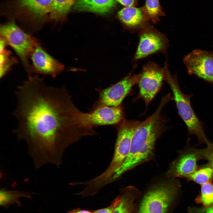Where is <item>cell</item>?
I'll use <instances>...</instances> for the list:
<instances>
[{
  "label": "cell",
  "instance_id": "obj_2",
  "mask_svg": "<svg viewBox=\"0 0 213 213\" xmlns=\"http://www.w3.org/2000/svg\"><path fill=\"white\" fill-rule=\"evenodd\" d=\"M168 102L167 98H163L154 113L140 122L133 135L129 153L115 171L110 183L118 179L126 172L154 158L156 141L165 129V121L161 116V111Z\"/></svg>",
  "mask_w": 213,
  "mask_h": 213
},
{
  "label": "cell",
  "instance_id": "obj_24",
  "mask_svg": "<svg viewBox=\"0 0 213 213\" xmlns=\"http://www.w3.org/2000/svg\"><path fill=\"white\" fill-rule=\"evenodd\" d=\"M201 149L202 159L207 160L208 161L207 164L213 168V143Z\"/></svg>",
  "mask_w": 213,
  "mask_h": 213
},
{
  "label": "cell",
  "instance_id": "obj_3",
  "mask_svg": "<svg viewBox=\"0 0 213 213\" xmlns=\"http://www.w3.org/2000/svg\"><path fill=\"white\" fill-rule=\"evenodd\" d=\"M158 183L145 193L136 213H170L178 203L181 189L175 178Z\"/></svg>",
  "mask_w": 213,
  "mask_h": 213
},
{
  "label": "cell",
  "instance_id": "obj_14",
  "mask_svg": "<svg viewBox=\"0 0 213 213\" xmlns=\"http://www.w3.org/2000/svg\"><path fill=\"white\" fill-rule=\"evenodd\" d=\"M88 117L92 126L113 125L120 123L123 120L124 114L120 105L116 106L102 105L88 113Z\"/></svg>",
  "mask_w": 213,
  "mask_h": 213
},
{
  "label": "cell",
  "instance_id": "obj_27",
  "mask_svg": "<svg viewBox=\"0 0 213 213\" xmlns=\"http://www.w3.org/2000/svg\"><path fill=\"white\" fill-rule=\"evenodd\" d=\"M126 7H135L137 0H116Z\"/></svg>",
  "mask_w": 213,
  "mask_h": 213
},
{
  "label": "cell",
  "instance_id": "obj_15",
  "mask_svg": "<svg viewBox=\"0 0 213 213\" xmlns=\"http://www.w3.org/2000/svg\"><path fill=\"white\" fill-rule=\"evenodd\" d=\"M118 17L125 27L131 30H140L149 21L143 7H126L118 13Z\"/></svg>",
  "mask_w": 213,
  "mask_h": 213
},
{
  "label": "cell",
  "instance_id": "obj_26",
  "mask_svg": "<svg viewBox=\"0 0 213 213\" xmlns=\"http://www.w3.org/2000/svg\"><path fill=\"white\" fill-rule=\"evenodd\" d=\"M120 200V197L119 195L109 206L106 208L94 211L93 213H113L115 208L119 203Z\"/></svg>",
  "mask_w": 213,
  "mask_h": 213
},
{
  "label": "cell",
  "instance_id": "obj_23",
  "mask_svg": "<svg viewBox=\"0 0 213 213\" xmlns=\"http://www.w3.org/2000/svg\"><path fill=\"white\" fill-rule=\"evenodd\" d=\"M0 78H2L12 67L18 63L16 58L12 56V52L6 49L0 52Z\"/></svg>",
  "mask_w": 213,
  "mask_h": 213
},
{
  "label": "cell",
  "instance_id": "obj_13",
  "mask_svg": "<svg viewBox=\"0 0 213 213\" xmlns=\"http://www.w3.org/2000/svg\"><path fill=\"white\" fill-rule=\"evenodd\" d=\"M30 58L33 73L55 78L64 69V65L49 54L40 43L35 47Z\"/></svg>",
  "mask_w": 213,
  "mask_h": 213
},
{
  "label": "cell",
  "instance_id": "obj_22",
  "mask_svg": "<svg viewBox=\"0 0 213 213\" xmlns=\"http://www.w3.org/2000/svg\"><path fill=\"white\" fill-rule=\"evenodd\" d=\"M197 204L208 207L213 205V183L210 182L201 185L200 191L195 200Z\"/></svg>",
  "mask_w": 213,
  "mask_h": 213
},
{
  "label": "cell",
  "instance_id": "obj_10",
  "mask_svg": "<svg viewBox=\"0 0 213 213\" xmlns=\"http://www.w3.org/2000/svg\"><path fill=\"white\" fill-rule=\"evenodd\" d=\"M202 159L201 149L188 146L171 163L166 175L169 179L176 177L185 178L199 168L197 162Z\"/></svg>",
  "mask_w": 213,
  "mask_h": 213
},
{
  "label": "cell",
  "instance_id": "obj_21",
  "mask_svg": "<svg viewBox=\"0 0 213 213\" xmlns=\"http://www.w3.org/2000/svg\"><path fill=\"white\" fill-rule=\"evenodd\" d=\"M0 205L7 207L14 203L20 204L19 199L21 197H29L28 193L17 190H7L2 188L0 191Z\"/></svg>",
  "mask_w": 213,
  "mask_h": 213
},
{
  "label": "cell",
  "instance_id": "obj_12",
  "mask_svg": "<svg viewBox=\"0 0 213 213\" xmlns=\"http://www.w3.org/2000/svg\"><path fill=\"white\" fill-rule=\"evenodd\" d=\"M132 72L117 83L101 91L99 101L101 106L120 105L133 85L137 84L139 75H133Z\"/></svg>",
  "mask_w": 213,
  "mask_h": 213
},
{
  "label": "cell",
  "instance_id": "obj_8",
  "mask_svg": "<svg viewBox=\"0 0 213 213\" xmlns=\"http://www.w3.org/2000/svg\"><path fill=\"white\" fill-rule=\"evenodd\" d=\"M137 84L139 91L137 98L143 99L147 107L161 88L164 80V69L152 61L143 66L139 74Z\"/></svg>",
  "mask_w": 213,
  "mask_h": 213
},
{
  "label": "cell",
  "instance_id": "obj_29",
  "mask_svg": "<svg viewBox=\"0 0 213 213\" xmlns=\"http://www.w3.org/2000/svg\"><path fill=\"white\" fill-rule=\"evenodd\" d=\"M68 213H93V212L78 208L69 211Z\"/></svg>",
  "mask_w": 213,
  "mask_h": 213
},
{
  "label": "cell",
  "instance_id": "obj_7",
  "mask_svg": "<svg viewBox=\"0 0 213 213\" xmlns=\"http://www.w3.org/2000/svg\"><path fill=\"white\" fill-rule=\"evenodd\" d=\"M0 34L18 56L28 78L32 76V68L29 59L35 47L40 43L39 41L17 25L13 19L1 25Z\"/></svg>",
  "mask_w": 213,
  "mask_h": 213
},
{
  "label": "cell",
  "instance_id": "obj_25",
  "mask_svg": "<svg viewBox=\"0 0 213 213\" xmlns=\"http://www.w3.org/2000/svg\"><path fill=\"white\" fill-rule=\"evenodd\" d=\"M187 213H213V205L208 207L189 206L187 208Z\"/></svg>",
  "mask_w": 213,
  "mask_h": 213
},
{
  "label": "cell",
  "instance_id": "obj_4",
  "mask_svg": "<svg viewBox=\"0 0 213 213\" xmlns=\"http://www.w3.org/2000/svg\"><path fill=\"white\" fill-rule=\"evenodd\" d=\"M164 80L169 84L173 95L174 100L178 113L185 123L189 135H195L197 138L198 144H206L207 146L212 143L207 138L205 133L203 123L195 113L191 103L192 94L184 93L180 88L176 76L170 72L166 60L164 66Z\"/></svg>",
  "mask_w": 213,
  "mask_h": 213
},
{
  "label": "cell",
  "instance_id": "obj_9",
  "mask_svg": "<svg viewBox=\"0 0 213 213\" xmlns=\"http://www.w3.org/2000/svg\"><path fill=\"white\" fill-rule=\"evenodd\" d=\"M139 41L133 60L137 61L150 55L165 52L169 45L164 34L147 25L139 31Z\"/></svg>",
  "mask_w": 213,
  "mask_h": 213
},
{
  "label": "cell",
  "instance_id": "obj_1",
  "mask_svg": "<svg viewBox=\"0 0 213 213\" xmlns=\"http://www.w3.org/2000/svg\"><path fill=\"white\" fill-rule=\"evenodd\" d=\"M16 95L13 133L26 143L36 170L48 164L59 167L68 147L96 134L88 113L77 108L64 87L48 86L36 75L18 86Z\"/></svg>",
  "mask_w": 213,
  "mask_h": 213
},
{
  "label": "cell",
  "instance_id": "obj_17",
  "mask_svg": "<svg viewBox=\"0 0 213 213\" xmlns=\"http://www.w3.org/2000/svg\"><path fill=\"white\" fill-rule=\"evenodd\" d=\"M115 3V0H77L74 9L79 11L104 14L109 12Z\"/></svg>",
  "mask_w": 213,
  "mask_h": 213
},
{
  "label": "cell",
  "instance_id": "obj_16",
  "mask_svg": "<svg viewBox=\"0 0 213 213\" xmlns=\"http://www.w3.org/2000/svg\"><path fill=\"white\" fill-rule=\"evenodd\" d=\"M120 202L113 213H133L141 192L135 187L129 186L121 189Z\"/></svg>",
  "mask_w": 213,
  "mask_h": 213
},
{
  "label": "cell",
  "instance_id": "obj_28",
  "mask_svg": "<svg viewBox=\"0 0 213 213\" xmlns=\"http://www.w3.org/2000/svg\"><path fill=\"white\" fill-rule=\"evenodd\" d=\"M8 45L5 39L0 36V52L6 49L7 46Z\"/></svg>",
  "mask_w": 213,
  "mask_h": 213
},
{
  "label": "cell",
  "instance_id": "obj_20",
  "mask_svg": "<svg viewBox=\"0 0 213 213\" xmlns=\"http://www.w3.org/2000/svg\"><path fill=\"white\" fill-rule=\"evenodd\" d=\"M143 7L148 21L153 23L157 22L160 17L165 15L159 0H146Z\"/></svg>",
  "mask_w": 213,
  "mask_h": 213
},
{
  "label": "cell",
  "instance_id": "obj_18",
  "mask_svg": "<svg viewBox=\"0 0 213 213\" xmlns=\"http://www.w3.org/2000/svg\"><path fill=\"white\" fill-rule=\"evenodd\" d=\"M75 0H53L49 16V20L55 23L66 21L67 15Z\"/></svg>",
  "mask_w": 213,
  "mask_h": 213
},
{
  "label": "cell",
  "instance_id": "obj_5",
  "mask_svg": "<svg viewBox=\"0 0 213 213\" xmlns=\"http://www.w3.org/2000/svg\"><path fill=\"white\" fill-rule=\"evenodd\" d=\"M53 0H14L11 19L18 20L22 29L32 35L48 21Z\"/></svg>",
  "mask_w": 213,
  "mask_h": 213
},
{
  "label": "cell",
  "instance_id": "obj_11",
  "mask_svg": "<svg viewBox=\"0 0 213 213\" xmlns=\"http://www.w3.org/2000/svg\"><path fill=\"white\" fill-rule=\"evenodd\" d=\"M183 62L189 74L213 83V54L195 50L185 57Z\"/></svg>",
  "mask_w": 213,
  "mask_h": 213
},
{
  "label": "cell",
  "instance_id": "obj_19",
  "mask_svg": "<svg viewBox=\"0 0 213 213\" xmlns=\"http://www.w3.org/2000/svg\"><path fill=\"white\" fill-rule=\"evenodd\" d=\"M201 185L212 182L213 181V168L207 164L199 167L195 172L185 178Z\"/></svg>",
  "mask_w": 213,
  "mask_h": 213
},
{
  "label": "cell",
  "instance_id": "obj_6",
  "mask_svg": "<svg viewBox=\"0 0 213 213\" xmlns=\"http://www.w3.org/2000/svg\"><path fill=\"white\" fill-rule=\"evenodd\" d=\"M140 123L137 121L124 120L120 123L111 161L104 172L92 180L96 187L101 189L109 184L116 170L125 160L130 152L133 135Z\"/></svg>",
  "mask_w": 213,
  "mask_h": 213
}]
</instances>
